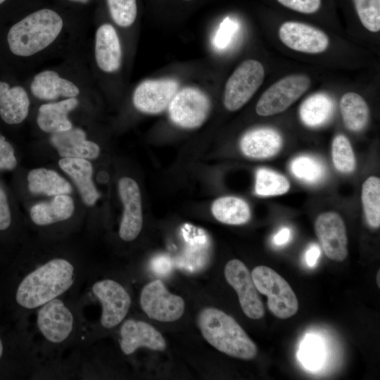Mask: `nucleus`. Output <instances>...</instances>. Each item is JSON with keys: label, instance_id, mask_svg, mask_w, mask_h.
<instances>
[{"label": "nucleus", "instance_id": "nucleus-1", "mask_svg": "<svg viewBox=\"0 0 380 380\" xmlns=\"http://www.w3.org/2000/svg\"><path fill=\"white\" fill-rule=\"evenodd\" d=\"M75 281V268L64 258H54L27 274L16 285L13 300L20 308L32 310L67 291Z\"/></svg>", "mask_w": 380, "mask_h": 380}, {"label": "nucleus", "instance_id": "nucleus-2", "mask_svg": "<svg viewBox=\"0 0 380 380\" xmlns=\"http://www.w3.org/2000/svg\"><path fill=\"white\" fill-rule=\"evenodd\" d=\"M198 325L204 338L219 351L243 360L256 356V345L237 322L222 310L203 308L198 314Z\"/></svg>", "mask_w": 380, "mask_h": 380}, {"label": "nucleus", "instance_id": "nucleus-3", "mask_svg": "<svg viewBox=\"0 0 380 380\" xmlns=\"http://www.w3.org/2000/svg\"><path fill=\"white\" fill-rule=\"evenodd\" d=\"M63 27V18L55 11H36L10 28L7 34L9 49L18 56H33L49 46L61 34Z\"/></svg>", "mask_w": 380, "mask_h": 380}, {"label": "nucleus", "instance_id": "nucleus-4", "mask_svg": "<svg viewBox=\"0 0 380 380\" xmlns=\"http://www.w3.org/2000/svg\"><path fill=\"white\" fill-rule=\"evenodd\" d=\"M258 292L267 296V307L277 317L287 319L298 310L297 297L289 284L272 268L259 265L251 272Z\"/></svg>", "mask_w": 380, "mask_h": 380}, {"label": "nucleus", "instance_id": "nucleus-5", "mask_svg": "<svg viewBox=\"0 0 380 380\" xmlns=\"http://www.w3.org/2000/svg\"><path fill=\"white\" fill-rule=\"evenodd\" d=\"M265 69L254 59L242 62L228 78L224 91L223 103L229 111L244 106L263 82Z\"/></svg>", "mask_w": 380, "mask_h": 380}, {"label": "nucleus", "instance_id": "nucleus-6", "mask_svg": "<svg viewBox=\"0 0 380 380\" xmlns=\"http://www.w3.org/2000/svg\"><path fill=\"white\" fill-rule=\"evenodd\" d=\"M310 78L304 74L286 76L272 84L259 99L255 111L270 116L286 110L310 88Z\"/></svg>", "mask_w": 380, "mask_h": 380}, {"label": "nucleus", "instance_id": "nucleus-7", "mask_svg": "<svg viewBox=\"0 0 380 380\" xmlns=\"http://www.w3.org/2000/svg\"><path fill=\"white\" fill-rule=\"evenodd\" d=\"M171 121L184 129L201 127L208 118L210 102L198 89L186 87L177 91L168 106Z\"/></svg>", "mask_w": 380, "mask_h": 380}, {"label": "nucleus", "instance_id": "nucleus-8", "mask_svg": "<svg viewBox=\"0 0 380 380\" xmlns=\"http://www.w3.org/2000/svg\"><path fill=\"white\" fill-rule=\"evenodd\" d=\"M140 305L149 318L164 322L179 319L184 312L183 298L170 293L159 279L143 288Z\"/></svg>", "mask_w": 380, "mask_h": 380}, {"label": "nucleus", "instance_id": "nucleus-9", "mask_svg": "<svg viewBox=\"0 0 380 380\" xmlns=\"http://www.w3.org/2000/svg\"><path fill=\"white\" fill-rule=\"evenodd\" d=\"M224 277L237 293L244 314L253 319L262 318L265 315L264 305L244 263L237 259L229 260L224 267Z\"/></svg>", "mask_w": 380, "mask_h": 380}, {"label": "nucleus", "instance_id": "nucleus-10", "mask_svg": "<svg viewBox=\"0 0 380 380\" xmlns=\"http://www.w3.org/2000/svg\"><path fill=\"white\" fill-rule=\"evenodd\" d=\"M92 291L102 305V327L110 329L118 325L127 315L131 305L128 292L112 279L96 281L92 286Z\"/></svg>", "mask_w": 380, "mask_h": 380}, {"label": "nucleus", "instance_id": "nucleus-11", "mask_svg": "<svg viewBox=\"0 0 380 380\" xmlns=\"http://www.w3.org/2000/svg\"><path fill=\"white\" fill-rule=\"evenodd\" d=\"M178 89L179 83L174 79L144 80L133 93V104L140 112L160 113L168 108Z\"/></svg>", "mask_w": 380, "mask_h": 380}, {"label": "nucleus", "instance_id": "nucleus-12", "mask_svg": "<svg viewBox=\"0 0 380 380\" xmlns=\"http://www.w3.org/2000/svg\"><path fill=\"white\" fill-rule=\"evenodd\" d=\"M278 34L279 39L286 46L302 53H322L329 45V39L325 32L300 22L283 23L279 28Z\"/></svg>", "mask_w": 380, "mask_h": 380}, {"label": "nucleus", "instance_id": "nucleus-13", "mask_svg": "<svg viewBox=\"0 0 380 380\" xmlns=\"http://www.w3.org/2000/svg\"><path fill=\"white\" fill-rule=\"evenodd\" d=\"M118 191L124 207L119 236L123 241H132L138 236L143 225L140 189L134 179L124 177L119 180Z\"/></svg>", "mask_w": 380, "mask_h": 380}, {"label": "nucleus", "instance_id": "nucleus-14", "mask_svg": "<svg viewBox=\"0 0 380 380\" xmlns=\"http://www.w3.org/2000/svg\"><path fill=\"white\" fill-rule=\"evenodd\" d=\"M315 232L325 255L336 262L348 255V238L341 217L335 212L320 214L315 223Z\"/></svg>", "mask_w": 380, "mask_h": 380}, {"label": "nucleus", "instance_id": "nucleus-15", "mask_svg": "<svg viewBox=\"0 0 380 380\" xmlns=\"http://www.w3.org/2000/svg\"><path fill=\"white\" fill-rule=\"evenodd\" d=\"M37 322L40 332L48 341L60 343L70 335L74 319L65 304L56 298L41 306Z\"/></svg>", "mask_w": 380, "mask_h": 380}, {"label": "nucleus", "instance_id": "nucleus-16", "mask_svg": "<svg viewBox=\"0 0 380 380\" xmlns=\"http://www.w3.org/2000/svg\"><path fill=\"white\" fill-rule=\"evenodd\" d=\"M120 348L126 355L133 353L141 347L153 350L165 349L166 342L161 334L152 325L135 319H127L120 328Z\"/></svg>", "mask_w": 380, "mask_h": 380}, {"label": "nucleus", "instance_id": "nucleus-17", "mask_svg": "<svg viewBox=\"0 0 380 380\" xmlns=\"http://www.w3.org/2000/svg\"><path fill=\"white\" fill-rule=\"evenodd\" d=\"M283 144L282 137L275 129L259 127L245 133L240 141L241 152L248 158L267 159L277 154Z\"/></svg>", "mask_w": 380, "mask_h": 380}, {"label": "nucleus", "instance_id": "nucleus-18", "mask_svg": "<svg viewBox=\"0 0 380 380\" xmlns=\"http://www.w3.org/2000/svg\"><path fill=\"white\" fill-rule=\"evenodd\" d=\"M51 144L63 158H80L94 160L100 155V147L87 139L86 133L80 128L52 134Z\"/></svg>", "mask_w": 380, "mask_h": 380}, {"label": "nucleus", "instance_id": "nucleus-19", "mask_svg": "<svg viewBox=\"0 0 380 380\" xmlns=\"http://www.w3.org/2000/svg\"><path fill=\"white\" fill-rule=\"evenodd\" d=\"M94 55L98 67L103 72H114L121 65L122 49L115 29L101 25L95 34Z\"/></svg>", "mask_w": 380, "mask_h": 380}, {"label": "nucleus", "instance_id": "nucleus-20", "mask_svg": "<svg viewBox=\"0 0 380 380\" xmlns=\"http://www.w3.org/2000/svg\"><path fill=\"white\" fill-rule=\"evenodd\" d=\"M30 90L37 99L46 101L59 97L75 98L80 94L77 85L51 70L37 73L31 82Z\"/></svg>", "mask_w": 380, "mask_h": 380}, {"label": "nucleus", "instance_id": "nucleus-21", "mask_svg": "<svg viewBox=\"0 0 380 380\" xmlns=\"http://www.w3.org/2000/svg\"><path fill=\"white\" fill-rule=\"evenodd\" d=\"M58 165L73 180L84 203L94 205L100 194L92 180L91 163L84 158H63Z\"/></svg>", "mask_w": 380, "mask_h": 380}, {"label": "nucleus", "instance_id": "nucleus-22", "mask_svg": "<svg viewBox=\"0 0 380 380\" xmlns=\"http://www.w3.org/2000/svg\"><path fill=\"white\" fill-rule=\"evenodd\" d=\"M30 101L25 89L20 86L10 87L0 81V118L8 125H16L28 115Z\"/></svg>", "mask_w": 380, "mask_h": 380}, {"label": "nucleus", "instance_id": "nucleus-23", "mask_svg": "<svg viewBox=\"0 0 380 380\" xmlns=\"http://www.w3.org/2000/svg\"><path fill=\"white\" fill-rule=\"evenodd\" d=\"M77 105L76 97L42 104L39 108L37 118L39 127L51 134L70 129L72 125L68 115Z\"/></svg>", "mask_w": 380, "mask_h": 380}, {"label": "nucleus", "instance_id": "nucleus-24", "mask_svg": "<svg viewBox=\"0 0 380 380\" xmlns=\"http://www.w3.org/2000/svg\"><path fill=\"white\" fill-rule=\"evenodd\" d=\"M75 211V203L68 194L55 196L49 202L34 205L30 210L32 222L39 226L49 225L68 220Z\"/></svg>", "mask_w": 380, "mask_h": 380}, {"label": "nucleus", "instance_id": "nucleus-25", "mask_svg": "<svg viewBox=\"0 0 380 380\" xmlns=\"http://www.w3.org/2000/svg\"><path fill=\"white\" fill-rule=\"evenodd\" d=\"M27 187L32 194L57 196L72 193L70 184L54 170L39 167L30 170L27 176Z\"/></svg>", "mask_w": 380, "mask_h": 380}, {"label": "nucleus", "instance_id": "nucleus-26", "mask_svg": "<svg viewBox=\"0 0 380 380\" xmlns=\"http://www.w3.org/2000/svg\"><path fill=\"white\" fill-rule=\"evenodd\" d=\"M334 111L333 99L325 93H316L308 97L300 105L299 116L307 127L315 128L326 124Z\"/></svg>", "mask_w": 380, "mask_h": 380}, {"label": "nucleus", "instance_id": "nucleus-27", "mask_svg": "<svg viewBox=\"0 0 380 380\" xmlns=\"http://www.w3.org/2000/svg\"><path fill=\"white\" fill-rule=\"evenodd\" d=\"M211 211L217 220L230 225L243 224L249 221L251 216L248 204L242 198L232 196L215 200Z\"/></svg>", "mask_w": 380, "mask_h": 380}, {"label": "nucleus", "instance_id": "nucleus-28", "mask_svg": "<svg viewBox=\"0 0 380 380\" xmlns=\"http://www.w3.org/2000/svg\"><path fill=\"white\" fill-rule=\"evenodd\" d=\"M340 110L346 127L352 132H360L367 125L369 110L365 100L355 92L344 94L340 100Z\"/></svg>", "mask_w": 380, "mask_h": 380}, {"label": "nucleus", "instance_id": "nucleus-29", "mask_svg": "<svg viewBox=\"0 0 380 380\" xmlns=\"http://www.w3.org/2000/svg\"><path fill=\"white\" fill-rule=\"evenodd\" d=\"M362 203L366 220L373 228L380 226V179L368 177L362 186Z\"/></svg>", "mask_w": 380, "mask_h": 380}, {"label": "nucleus", "instance_id": "nucleus-30", "mask_svg": "<svg viewBox=\"0 0 380 380\" xmlns=\"http://www.w3.org/2000/svg\"><path fill=\"white\" fill-rule=\"evenodd\" d=\"M290 170L298 179L308 184L321 182L326 175V169L322 161L310 156L303 155L293 158Z\"/></svg>", "mask_w": 380, "mask_h": 380}, {"label": "nucleus", "instance_id": "nucleus-31", "mask_svg": "<svg viewBox=\"0 0 380 380\" xmlns=\"http://www.w3.org/2000/svg\"><path fill=\"white\" fill-rule=\"evenodd\" d=\"M290 188L289 180L282 175L267 168H259L255 174V192L260 196H278Z\"/></svg>", "mask_w": 380, "mask_h": 380}, {"label": "nucleus", "instance_id": "nucleus-32", "mask_svg": "<svg viewBox=\"0 0 380 380\" xmlns=\"http://www.w3.org/2000/svg\"><path fill=\"white\" fill-rule=\"evenodd\" d=\"M331 157L335 168L340 172L349 174L356 166V160L352 146L343 134L336 135L331 145Z\"/></svg>", "mask_w": 380, "mask_h": 380}, {"label": "nucleus", "instance_id": "nucleus-33", "mask_svg": "<svg viewBox=\"0 0 380 380\" xmlns=\"http://www.w3.org/2000/svg\"><path fill=\"white\" fill-rule=\"evenodd\" d=\"M363 27L372 32L380 30V0H353Z\"/></svg>", "mask_w": 380, "mask_h": 380}, {"label": "nucleus", "instance_id": "nucleus-34", "mask_svg": "<svg viewBox=\"0 0 380 380\" xmlns=\"http://www.w3.org/2000/svg\"><path fill=\"white\" fill-rule=\"evenodd\" d=\"M110 15L120 27L131 26L137 15L136 0H106Z\"/></svg>", "mask_w": 380, "mask_h": 380}, {"label": "nucleus", "instance_id": "nucleus-35", "mask_svg": "<svg viewBox=\"0 0 380 380\" xmlns=\"http://www.w3.org/2000/svg\"><path fill=\"white\" fill-rule=\"evenodd\" d=\"M298 357L308 369H318L323 360V348L320 341L311 335L305 337L300 346Z\"/></svg>", "mask_w": 380, "mask_h": 380}, {"label": "nucleus", "instance_id": "nucleus-36", "mask_svg": "<svg viewBox=\"0 0 380 380\" xmlns=\"http://www.w3.org/2000/svg\"><path fill=\"white\" fill-rule=\"evenodd\" d=\"M14 222L13 210L8 191L0 180V235L11 230Z\"/></svg>", "mask_w": 380, "mask_h": 380}, {"label": "nucleus", "instance_id": "nucleus-37", "mask_svg": "<svg viewBox=\"0 0 380 380\" xmlns=\"http://www.w3.org/2000/svg\"><path fill=\"white\" fill-rule=\"evenodd\" d=\"M18 163L13 146L0 133V172L13 171L17 167Z\"/></svg>", "mask_w": 380, "mask_h": 380}, {"label": "nucleus", "instance_id": "nucleus-38", "mask_svg": "<svg viewBox=\"0 0 380 380\" xmlns=\"http://www.w3.org/2000/svg\"><path fill=\"white\" fill-rule=\"evenodd\" d=\"M286 8L305 14H312L317 12L321 6L322 0H277Z\"/></svg>", "mask_w": 380, "mask_h": 380}, {"label": "nucleus", "instance_id": "nucleus-39", "mask_svg": "<svg viewBox=\"0 0 380 380\" xmlns=\"http://www.w3.org/2000/svg\"><path fill=\"white\" fill-rule=\"evenodd\" d=\"M235 29V25L229 20L225 19L221 24L220 28L216 36V44L219 46H224L227 43L232 31Z\"/></svg>", "mask_w": 380, "mask_h": 380}, {"label": "nucleus", "instance_id": "nucleus-40", "mask_svg": "<svg viewBox=\"0 0 380 380\" xmlns=\"http://www.w3.org/2000/svg\"><path fill=\"white\" fill-rule=\"evenodd\" d=\"M151 268L157 274L165 275L171 270L170 260L167 256H159L151 262Z\"/></svg>", "mask_w": 380, "mask_h": 380}, {"label": "nucleus", "instance_id": "nucleus-41", "mask_svg": "<svg viewBox=\"0 0 380 380\" xmlns=\"http://www.w3.org/2000/svg\"><path fill=\"white\" fill-rule=\"evenodd\" d=\"M321 255V251L319 246L313 243L309 246L305 254V259L307 265L312 267L316 264Z\"/></svg>", "mask_w": 380, "mask_h": 380}, {"label": "nucleus", "instance_id": "nucleus-42", "mask_svg": "<svg viewBox=\"0 0 380 380\" xmlns=\"http://www.w3.org/2000/svg\"><path fill=\"white\" fill-rule=\"evenodd\" d=\"M291 234V230L288 227H283L274 235L273 243L278 246H284L289 241Z\"/></svg>", "mask_w": 380, "mask_h": 380}, {"label": "nucleus", "instance_id": "nucleus-43", "mask_svg": "<svg viewBox=\"0 0 380 380\" xmlns=\"http://www.w3.org/2000/svg\"><path fill=\"white\" fill-rule=\"evenodd\" d=\"M6 343L4 338L0 335V363L4 361L6 357Z\"/></svg>", "mask_w": 380, "mask_h": 380}, {"label": "nucleus", "instance_id": "nucleus-44", "mask_svg": "<svg viewBox=\"0 0 380 380\" xmlns=\"http://www.w3.org/2000/svg\"><path fill=\"white\" fill-rule=\"evenodd\" d=\"M69 1L75 2V3H80V4H87L90 0H68Z\"/></svg>", "mask_w": 380, "mask_h": 380}, {"label": "nucleus", "instance_id": "nucleus-45", "mask_svg": "<svg viewBox=\"0 0 380 380\" xmlns=\"http://www.w3.org/2000/svg\"><path fill=\"white\" fill-rule=\"evenodd\" d=\"M380 271L378 272V274H377V277H376V280H377V284H378V286H380V282H379V278H380Z\"/></svg>", "mask_w": 380, "mask_h": 380}, {"label": "nucleus", "instance_id": "nucleus-46", "mask_svg": "<svg viewBox=\"0 0 380 380\" xmlns=\"http://www.w3.org/2000/svg\"><path fill=\"white\" fill-rule=\"evenodd\" d=\"M6 0H0V5L2 4Z\"/></svg>", "mask_w": 380, "mask_h": 380}, {"label": "nucleus", "instance_id": "nucleus-47", "mask_svg": "<svg viewBox=\"0 0 380 380\" xmlns=\"http://www.w3.org/2000/svg\"><path fill=\"white\" fill-rule=\"evenodd\" d=\"M185 1H191V0H185Z\"/></svg>", "mask_w": 380, "mask_h": 380}]
</instances>
